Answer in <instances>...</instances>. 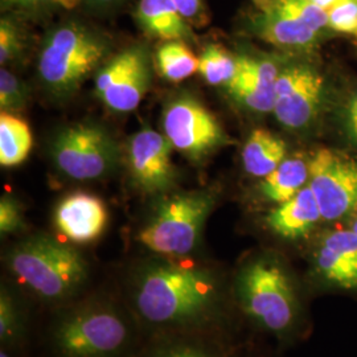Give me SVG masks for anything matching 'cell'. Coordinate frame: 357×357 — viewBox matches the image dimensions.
I'll use <instances>...</instances> for the list:
<instances>
[{"mask_svg": "<svg viewBox=\"0 0 357 357\" xmlns=\"http://www.w3.org/2000/svg\"><path fill=\"white\" fill-rule=\"evenodd\" d=\"M32 149V132L24 119L1 112L0 115V165H22Z\"/></svg>", "mask_w": 357, "mask_h": 357, "instance_id": "obj_21", "label": "cell"}, {"mask_svg": "<svg viewBox=\"0 0 357 357\" xmlns=\"http://www.w3.org/2000/svg\"><path fill=\"white\" fill-rule=\"evenodd\" d=\"M134 296L143 319L158 326H188L213 312L218 283L205 268L162 262L142 271Z\"/></svg>", "mask_w": 357, "mask_h": 357, "instance_id": "obj_1", "label": "cell"}, {"mask_svg": "<svg viewBox=\"0 0 357 357\" xmlns=\"http://www.w3.org/2000/svg\"><path fill=\"white\" fill-rule=\"evenodd\" d=\"M178 13L192 26H206L209 23V10L206 0H172Z\"/></svg>", "mask_w": 357, "mask_h": 357, "instance_id": "obj_29", "label": "cell"}, {"mask_svg": "<svg viewBox=\"0 0 357 357\" xmlns=\"http://www.w3.org/2000/svg\"><path fill=\"white\" fill-rule=\"evenodd\" d=\"M328 26L333 32L357 38V0H340L330 8Z\"/></svg>", "mask_w": 357, "mask_h": 357, "instance_id": "obj_27", "label": "cell"}, {"mask_svg": "<svg viewBox=\"0 0 357 357\" xmlns=\"http://www.w3.org/2000/svg\"><path fill=\"white\" fill-rule=\"evenodd\" d=\"M308 187L326 221L352 217L357 211V162L344 153L319 150L310 162Z\"/></svg>", "mask_w": 357, "mask_h": 357, "instance_id": "obj_10", "label": "cell"}, {"mask_svg": "<svg viewBox=\"0 0 357 357\" xmlns=\"http://www.w3.org/2000/svg\"><path fill=\"white\" fill-rule=\"evenodd\" d=\"M0 357H10V356H8V355H7V354H4V352H1V354H0Z\"/></svg>", "mask_w": 357, "mask_h": 357, "instance_id": "obj_37", "label": "cell"}, {"mask_svg": "<svg viewBox=\"0 0 357 357\" xmlns=\"http://www.w3.org/2000/svg\"><path fill=\"white\" fill-rule=\"evenodd\" d=\"M343 114L347 135L357 146V91L348 100Z\"/></svg>", "mask_w": 357, "mask_h": 357, "instance_id": "obj_31", "label": "cell"}, {"mask_svg": "<svg viewBox=\"0 0 357 357\" xmlns=\"http://www.w3.org/2000/svg\"><path fill=\"white\" fill-rule=\"evenodd\" d=\"M320 220H323V217L318 202L311 188L306 185L290 200L274 208L266 216V224L268 229L280 237L298 240L306 237Z\"/></svg>", "mask_w": 357, "mask_h": 357, "instance_id": "obj_17", "label": "cell"}, {"mask_svg": "<svg viewBox=\"0 0 357 357\" xmlns=\"http://www.w3.org/2000/svg\"><path fill=\"white\" fill-rule=\"evenodd\" d=\"M199 72L213 86H228L237 73V56L222 45L206 44L199 56Z\"/></svg>", "mask_w": 357, "mask_h": 357, "instance_id": "obj_23", "label": "cell"}, {"mask_svg": "<svg viewBox=\"0 0 357 357\" xmlns=\"http://www.w3.org/2000/svg\"><path fill=\"white\" fill-rule=\"evenodd\" d=\"M155 357H217L212 354H208L203 349H197V348H188V347H183V348H175V349H169L160 355Z\"/></svg>", "mask_w": 357, "mask_h": 357, "instance_id": "obj_33", "label": "cell"}, {"mask_svg": "<svg viewBox=\"0 0 357 357\" xmlns=\"http://www.w3.org/2000/svg\"><path fill=\"white\" fill-rule=\"evenodd\" d=\"M155 65L165 79L180 82L199 72V57L185 41H163L155 52Z\"/></svg>", "mask_w": 357, "mask_h": 357, "instance_id": "obj_22", "label": "cell"}, {"mask_svg": "<svg viewBox=\"0 0 357 357\" xmlns=\"http://www.w3.org/2000/svg\"><path fill=\"white\" fill-rule=\"evenodd\" d=\"M324 78L307 64H294L282 69L273 113L283 128L303 130L312 125L323 102Z\"/></svg>", "mask_w": 357, "mask_h": 357, "instance_id": "obj_11", "label": "cell"}, {"mask_svg": "<svg viewBox=\"0 0 357 357\" xmlns=\"http://www.w3.org/2000/svg\"><path fill=\"white\" fill-rule=\"evenodd\" d=\"M315 271L323 282L342 290H357V234L335 229L320 238L314 255Z\"/></svg>", "mask_w": 357, "mask_h": 357, "instance_id": "obj_15", "label": "cell"}, {"mask_svg": "<svg viewBox=\"0 0 357 357\" xmlns=\"http://www.w3.org/2000/svg\"><path fill=\"white\" fill-rule=\"evenodd\" d=\"M134 19L150 38L162 41H195L192 26L172 0H137Z\"/></svg>", "mask_w": 357, "mask_h": 357, "instance_id": "obj_18", "label": "cell"}, {"mask_svg": "<svg viewBox=\"0 0 357 357\" xmlns=\"http://www.w3.org/2000/svg\"><path fill=\"white\" fill-rule=\"evenodd\" d=\"M54 339L66 357H112L126 343L128 327L114 311L91 307L65 318Z\"/></svg>", "mask_w": 357, "mask_h": 357, "instance_id": "obj_7", "label": "cell"}, {"mask_svg": "<svg viewBox=\"0 0 357 357\" xmlns=\"http://www.w3.org/2000/svg\"><path fill=\"white\" fill-rule=\"evenodd\" d=\"M213 206L215 196L208 191L174 195L158 206L150 222L142 230L139 241L159 255H190L199 243Z\"/></svg>", "mask_w": 357, "mask_h": 357, "instance_id": "obj_5", "label": "cell"}, {"mask_svg": "<svg viewBox=\"0 0 357 357\" xmlns=\"http://www.w3.org/2000/svg\"><path fill=\"white\" fill-rule=\"evenodd\" d=\"M236 294L243 311L268 331L291 328L298 315V299L287 271L270 258L245 265L236 280Z\"/></svg>", "mask_w": 357, "mask_h": 357, "instance_id": "obj_4", "label": "cell"}, {"mask_svg": "<svg viewBox=\"0 0 357 357\" xmlns=\"http://www.w3.org/2000/svg\"><path fill=\"white\" fill-rule=\"evenodd\" d=\"M110 51L109 38L96 26L68 19L52 26L38 54V76L57 98L75 94Z\"/></svg>", "mask_w": 357, "mask_h": 357, "instance_id": "obj_2", "label": "cell"}, {"mask_svg": "<svg viewBox=\"0 0 357 357\" xmlns=\"http://www.w3.org/2000/svg\"><path fill=\"white\" fill-rule=\"evenodd\" d=\"M52 158L66 178L94 180L107 175L114 168L118 149L102 128L78 123L57 134L52 143Z\"/></svg>", "mask_w": 357, "mask_h": 357, "instance_id": "obj_6", "label": "cell"}, {"mask_svg": "<svg viewBox=\"0 0 357 357\" xmlns=\"http://www.w3.org/2000/svg\"><path fill=\"white\" fill-rule=\"evenodd\" d=\"M308 180L310 163L299 156L287 158L268 176L264 178L261 193L268 202L282 204L308 185Z\"/></svg>", "mask_w": 357, "mask_h": 357, "instance_id": "obj_20", "label": "cell"}, {"mask_svg": "<svg viewBox=\"0 0 357 357\" xmlns=\"http://www.w3.org/2000/svg\"><path fill=\"white\" fill-rule=\"evenodd\" d=\"M249 29L273 47L293 53H311L324 38L278 3L264 11L257 10L249 19Z\"/></svg>", "mask_w": 357, "mask_h": 357, "instance_id": "obj_14", "label": "cell"}, {"mask_svg": "<svg viewBox=\"0 0 357 357\" xmlns=\"http://www.w3.org/2000/svg\"><path fill=\"white\" fill-rule=\"evenodd\" d=\"M163 130L172 147L192 160H202L230 144V138L216 116L203 103L187 94L167 103Z\"/></svg>", "mask_w": 357, "mask_h": 357, "instance_id": "obj_8", "label": "cell"}, {"mask_svg": "<svg viewBox=\"0 0 357 357\" xmlns=\"http://www.w3.org/2000/svg\"><path fill=\"white\" fill-rule=\"evenodd\" d=\"M349 229L352 230L354 233H356L357 234V211L352 215V220H351V228Z\"/></svg>", "mask_w": 357, "mask_h": 357, "instance_id": "obj_36", "label": "cell"}, {"mask_svg": "<svg viewBox=\"0 0 357 357\" xmlns=\"http://www.w3.org/2000/svg\"><path fill=\"white\" fill-rule=\"evenodd\" d=\"M17 327L16 308L13 305V298L10 294L1 290L0 295V336L1 340H8L13 337Z\"/></svg>", "mask_w": 357, "mask_h": 357, "instance_id": "obj_30", "label": "cell"}, {"mask_svg": "<svg viewBox=\"0 0 357 357\" xmlns=\"http://www.w3.org/2000/svg\"><path fill=\"white\" fill-rule=\"evenodd\" d=\"M26 32L19 15L3 13L0 20V64L17 60L26 48Z\"/></svg>", "mask_w": 357, "mask_h": 357, "instance_id": "obj_24", "label": "cell"}, {"mask_svg": "<svg viewBox=\"0 0 357 357\" xmlns=\"http://www.w3.org/2000/svg\"><path fill=\"white\" fill-rule=\"evenodd\" d=\"M280 68L270 59L237 56V73L227 86L230 97L259 114L273 113Z\"/></svg>", "mask_w": 357, "mask_h": 357, "instance_id": "obj_13", "label": "cell"}, {"mask_svg": "<svg viewBox=\"0 0 357 357\" xmlns=\"http://www.w3.org/2000/svg\"><path fill=\"white\" fill-rule=\"evenodd\" d=\"M172 149L166 135L153 128H142L130 139L128 169L142 191L160 193L172 187L175 181V168L171 159Z\"/></svg>", "mask_w": 357, "mask_h": 357, "instance_id": "obj_12", "label": "cell"}, {"mask_svg": "<svg viewBox=\"0 0 357 357\" xmlns=\"http://www.w3.org/2000/svg\"><path fill=\"white\" fill-rule=\"evenodd\" d=\"M81 6V0H1L6 13L19 16H40L54 11L70 13Z\"/></svg>", "mask_w": 357, "mask_h": 357, "instance_id": "obj_25", "label": "cell"}, {"mask_svg": "<svg viewBox=\"0 0 357 357\" xmlns=\"http://www.w3.org/2000/svg\"><path fill=\"white\" fill-rule=\"evenodd\" d=\"M54 224L68 240L77 243L94 241L107 224V209L102 200L85 192L70 193L56 208Z\"/></svg>", "mask_w": 357, "mask_h": 357, "instance_id": "obj_16", "label": "cell"}, {"mask_svg": "<svg viewBox=\"0 0 357 357\" xmlns=\"http://www.w3.org/2000/svg\"><path fill=\"white\" fill-rule=\"evenodd\" d=\"M151 79L150 53L134 44L103 65L96 77V94L115 113L134 112L146 96Z\"/></svg>", "mask_w": 357, "mask_h": 357, "instance_id": "obj_9", "label": "cell"}, {"mask_svg": "<svg viewBox=\"0 0 357 357\" xmlns=\"http://www.w3.org/2000/svg\"><path fill=\"white\" fill-rule=\"evenodd\" d=\"M17 280L44 299H63L85 282L84 257L66 243L48 236H35L19 243L8 258Z\"/></svg>", "mask_w": 357, "mask_h": 357, "instance_id": "obj_3", "label": "cell"}, {"mask_svg": "<svg viewBox=\"0 0 357 357\" xmlns=\"http://www.w3.org/2000/svg\"><path fill=\"white\" fill-rule=\"evenodd\" d=\"M130 0H81L89 11L97 13H114L126 6Z\"/></svg>", "mask_w": 357, "mask_h": 357, "instance_id": "obj_32", "label": "cell"}, {"mask_svg": "<svg viewBox=\"0 0 357 357\" xmlns=\"http://www.w3.org/2000/svg\"><path fill=\"white\" fill-rule=\"evenodd\" d=\"M29 101L26 84L4 66L0 70V107L1 112H20Z\"/></svg>", "mask_w": 357, "mask_h": 357, "instance_id": "obj_26", "label": "cell"}, {"mask_svg": "<svg viewBox=\"0 0 357 357\" xmlns=\"http://www.w3.org/2000/svg\"><path fill=\"white\" fill-rule=\"evenodd\" d=\"M311 1H314L317 6H319L320 8L328 11L330 8H332V7H333L336 3H339L340 0H311Z\"/></svg>", "mask_w": 357, "mask_h": 357, "instance_id": "obj_35", "label": "cell"}, {"mask_svg": "<svg viewBox=\"0 0 357 357\" xmlns=\"http://www.w3.org/2000/svg\"><path fill=\"white\" fill-rule=\"evenodd\" d=\"M286 143L265 128L255 130L243 149L245 171L255 178H266L281 165Z\"/></svg>", "mask_w": 357, "mask_h": 357, "instance_id": "obj_19", "label": "cell"}, {"mask_svg": "<svg viewBox=\"0 0 357 357\" xmlns=\"http://www.w3.org/2000/svg\"><path fill=\"white\" fill-rule=\"evenodd\" d=\"M255 3L257 10L259 11H264V10H268L270 7H273L278 0H252Z\"/></svg>", "mask_w": 357, "mask_h": 357, "instance_id": "obj_34", "label": "cell"}, {"mask_svg": "<svg viewBox=\"0 0 357 357\" xmlns=\"http://www.w3.org/2000/svg\"><path fill=\"white\" fill-rule=\"evenodd\" d=\"M23 228V213L19 203L8 195L0 199V231L11 234Z\"/></svg>", "mask_w": 357, "mask_h": 357, "instance_id": "obj_28", "label": "cell"}]
</instances>
